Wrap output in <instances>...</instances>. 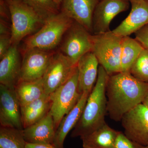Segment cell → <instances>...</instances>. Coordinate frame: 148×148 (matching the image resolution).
Listing matches in <instances>:
<instances>
[{"label": "cell", "instance_id": "1", "mask_svg": "<svg viewBox=\"0 0 148 148\" xmlns=\"http://www.w3.org/2000/svg\"><path fill=\"white\" fill-rule=\"evenodd\" d=\"M148 90V82L139 80L129 72L109 75L106 94L110 118L121 121L125 114L142 103Z\"/></svg>", "mask_w": 148, "mask_h": 148}, {"label": "cell", "instance_id": "2", "mask_svg": "<svg viewBox=\"0 0 148 148\" xmlns=\"http://www.w3.org/2000/svg\"><path fill=\"white\" fill-rule=\"evenodd\" d=\"M109 77L104 68L100 65L97 81L88 96L82 115L72 132V138H81L88 135L106 123V90Z\"/></svg>", "mask_w": 148, "mask_h": 148}, {"label": "cell", "instance_id": "3", "mask_svg": "<svg viewBox=\"0 0 148 148\" xmlns=\"http://www.w3.org/2000/svg\"><path fill=\"white\" fill-rule=\"evenodd\" d=\"M5 1L8 6L11 21L12 45H17L25 37L38 31L46 19L23 0Z\"/></svg>", "mask_w": 148, "mask_h": 148}, {"label": "cell", "instance_id": "4", "mask_svg": "<svg viewBox=\"0 0 148 148\" xmlns=\"http://www.w3.org/2000/svg\"><path fill=\"white\" fill-rule=\"evenodd\" d=\"M73 21L61 12L49 16L38 31L26 38L24 49L36 48L47 51L53 50L60 45Z\"/></svg>", "mask_w": 148, "mask_h": 148}, {"label": "cell", "instance_id": "5", "mask_svg": "<svg viewBox=\"0 0 148 148\" xmlns=\"http://www.w3.org/2000/svg\"><path fill=\"white\" fill-rule=\"evenodd\" d=\"M123 37L112 31L92 34L91 51L109 75L121 72V56Z\"/></svg>", "mask_w": 148, "mask_h": 148}, {"label": "cell", "instance_id": "6", "mask_svg": "<svg viewBox=\"0 0 148 148\" xmlns=\"http://www.w3.org/2000/svg\"><path fill=\"white\" fill-rule=\"evenodd\" d=\"M78 79L77 67L70 78L50 95L51 102L50 111L56 130L63 117L73 108L81 97L82 94L79 90Z\"/></svg>", "mask_w": 148, "mask_h": 148}, {"label": "cell", "instance_id": "7", "mask_svg": "<svg viewBox=\"0 0 148 148\" xmlns=\"http://www.w3.org/2000/svg\"><path fill=\"white\" fill-rule=\"evenodd\" d=\"M92 34L77 21L65 33L60 44V51L75 65L80 58L92 49Z\"/></svg>", "mask_w": 148, "mask_h": 148}, {"label": "cell", "instance_id": "8", "mask_svg": "<svg viewBox=\"0 0 148 148\" xmlns=\"http://www.w3.org/2000/svg\"><path fill=\"white\" fill-rule=\"evenodd\" d=\"M77 65L60 51L53 53L43 77L45 93L50 95L73 74Z\"/></svg>", "mask_w": 148, "mask_h": 148}, {"label": "cell", "instance_id": "9", "mask_svg": "<svg viewBox=\"0 0 148 148\" xmlns=\"http://www.w3.org/2000/svg\"><path fill=\"white\" fill-rule=\"evenodd\" d=\"M125 135L144 147H148V108L142 103L125 114L122 118Z\"/></svg>", "mask_w": 148, "mask_h": 148}, {"label": "cell", "instance_id": "10", "mask_svg": "<svg viewBox=\"0 0 148 148\" xmlns=\"http://www.w3.org/2000/svg\"><path fill=\"white\" fill-rule=\"evenodd\" d=\"M53 54L36 48L25 49L19 81H31L42 78Z\"/></svg>", "mask_w": 148, "mask_h": 148}, {"label": "cell", "instance_id": "11", "mask_svg": "<svg viewBox=\"0 0 148 148\" xmlns=\"http://www.w3.org/2000/svg\"><path fill=\"white\" fill-rule=\"evenodd\" d=\"M130 3L126 0H100L92 18V34L110 32L111 21L116 15L128 10Z\"/></svg>", "mask_w": 148, "mask_h": 148}, {"label": "cell", "instance_id": "12", "mask_svg": "<svg viewBox=\"0 0 148 148\" xmlns=\"http://www.w3.org/2000/svg\"><path fill=\"white\" fill-rule=\"evenodd\" d=\"M0 126L24 129L21 106L14 87L0 84Z\"/></svg>", "mask_w": 148, "mask_h": 148}, {"label": "cell", "instance_id": "13", "mask_svg": "<svg viewBox=\"0 0 148 148\" xmlns=\"http://www.w3.org/2000/svg\"><path fill=\"white\" fill-rule=\"evenodd\" d=\"M100 0H62L60 12L78 22L92 34V18Z\"/></svg>", "mask_w": 148, "mask_h": 148}, {"label": "cell", "instance_id": "14", "mask_svg": "<svg viewBox=\"0 0 148 148\" xmlns=\"http://www.w3.org/2000/svg\"><path fill=\"white\" fill-rule=\"evenodd\" d=\"M131 9L125 19L112 32L120 36H129L148 24V0L130 3Z\"/></svg>", "mask_w": 148, "mask_h": 148}, {"label": "cell", "instance_id": "15", "mask_svg": "<svg viewBox=\"0 0 148 148\" xmlns=\"http://www.w3.org/2000/svg\"><path fill=\"white\" fill-rule=\"evenodd\" d=\"M17 45H12L0 59V84L14 87L20 79L21 66Z\"/></svg>", "mask_w": 148, "mask_h": 148}, {"label": "cell", "instance_id": "16", "mask_svg": "<svg viewBox=\"0 0 148 148\" xmlns=\"http://www.w3.org/2000/svg\"><path fill=\"white\" fill-rule=\"evenodd\" d=\"M56 131L50 111L41 119L23 130L26 143L40 144H53Z\"/></svg>", "mask_w": 148, "mask_h": 148}, {"label": "cell", "instance_id": "17", "mask_svg": "<svg viewBox=\"0 0 148 148\" xmlns=\"http://www.w3.org/2000/svg\"><path fill=\"white\" fill-rule=\"evenodd\" d=\"M99 63L92 51L81 57L77 64L80 92H91L98 78Z\"/></svg>", "mask_w": 148, "mask_h": 148}, {"label": "cell", "instance_id": "18", "mask_svg": "<svg viewBox=\"0 0 148 148\" xmlns=\"http://www.w3.org/2000/svg\"><path fill=\"white\" fill-rule=\"evenodd\" d=\"M90 92H84L75 107L61 120L56 131L53 145L57 148H64L66 136L79 121Z\"/></svg>", "mask_w": 148, "mask_h": 148}, {"label": "cell", "instance_id": "19", "mask_svg": "<svg viewBox=\"0 0 148 148\" xmlns=\"http://www.w3.org/2000/svg\"><path fill=\"white\" fill-rule=\"evenodd\" d=\"M119 131L106 123L88 135L81 137L84 148H114Z\"/></svg>", "mask_w": 148, "mask_h": 148}, {"label": "cell", "instance_id": "20", "mask_svg": "<svg viewBox=\"0 0 148 148\" xmlns=\"http://www.w3.org/2000/svg\"><path fill=\"white\" fill-rule=\"evenodd\" d=\"M50 95L45 94L40 98L21 107V119L24 128L34 124L50 111Z\"/></svg>", "mask_w": 148, "mask_h": 148}, {"label": "cell", "instance_id": "21", "mask_svg": "<svg viewBox=\"0 0 148 148\" xmlns=\"http://www.w3.org/2000/svg\"><path fill=\"white\" fill-rule=\"evenodd\" d=\"M14 89L21 107L45 94L42 78L31 81H19L14 86Z\"/></svg>", "mask_w": 148, "mask_h": 148}, {"label": "cell", "instance_id": "22", "mask_svg": "<svg viewBox=\"0 0 148 148\" xmlns=\"http://www.w3.org/2000/svg\"><path fill=\"white\" fill-rule=\"evenodd\" d=\"M144 49L135 39L129 36L123 37L121 56V72H129L133 63Z\"/></svg>", "mask_w": 148, "mask_h": 148}, {"label": "cell", "instance_id": "23", "mask_svg": "<svg viewBox=\"0 0 148 148\" xmlns=\"http://www.w3.org/2000/svg\"><path fill=\"white\" fill-rule=\"evenodd\" d=\"M23 130L0 126V148H25Z\"/></svg>", "mask_w": 148, "mask_h": 148}, {"label": "cell", "instance_id": "24", "mask_svg": "<svg viewBox=\"0 0 148 148\" xmlns=\"http://www.w3.org/2000/svg\"><path fill=\"white\" fill-rule=\"evenodd\" d=\"M129 72L137 79L148 82V49H143L133 63Z\"/></svg>", "mask_w": 148, "mask_h": 148}, {"label": "cell", "instance_id": "25", "mask_svg": "<svg viewBox=\"0 0 148 148\" xmlns=\"http://www.w3.org/2000/svg\"><path fill=\"white\" fill-rule=\"evenodd\" d=\"M36 12L46 19L53 14L60 12V10L53 0H23Z\"/></svg>", "mask_w": 148, "mask_h": 148}, {"label": "cell", "instance_id": "26", "mask_svg": "<svg viewBox=\"0 0 148 148\" xmlns=\"http://www.w3.org/2000/svg\"><path fill=\"white\" fill-rule=\"evenodd\" d=\"M144 147L127 138L124 133L119 131L114 148H145Z\"/></svg>", "mask_w": 148, "mask_h": 148}, {"label": "cell", "instance_id": "27", "mask_svg": "<svg viewBox=\"0 0 148 148\" xmlns=\"http://www.w3.org/2000/svg\"><path fill=\"white\" fill-rule=\"evenodd\" d=\"M134 34L135 39L144 49H148V24L138 29Z\"/></svg>", "mask_w": 148, "mask_h": 148}, {"label": "cell", "instance_id": "28", "mask_svg": "<svg viewBox=\"0 0 148 148\" xmlns=\"http://www.w3.org/2000/svg\"><path fill=\"white\" fill-rule=\"evenodd\" d=\"M12 45L10 35L0 36V59L7 53Z\"/></svg>", "mask_w": 148, "mask_h": 148}, {"label": "cell", "instance_id": "29", "mask_svg": "<svg viewBox=\"0 0 148 148\" xmlns=\"http://www.w3.org/2000/svg\"><path fill=\"white\" fill-rule=\"evenodd\" d=\"M25 148H57L53 144L26 143Z\"/></svg>", "mask_w": 148, "mask_h": 148}, {"label": "cell", "instance_id": "30", "mask_svg": "<svg viewBox=\"0 0 148 148\" xmlns=\"http://www.w3.org/2000/svg\"><path fill=\"white\" fill-rule=\"evenodd\" d=\"M5 22V21H4L1 18V23H0V34L1 35H10L11 36L10 34L8 33V29L6 26Z\"/></svg>", "mask_w": 148, "mask_h": 148}, {"label": "cell", "instance_id": "31", "mask_svg": "<svg viewBox=\"0 0 148 148\" xmlns=\"http://www.w3.org/2000/svg\"><path fill=\"white\" fill-rule=\"evenodd\" d=\"M142 103L148 108V90L147 91L145 97L143 98Z\"/></svg>", "mask_w": 148, "mask_h": 148}, {"label": "cell", "instance_id": "32", "mask_svg": "<svg viewBox=\"0 0 148 148\" xmlns=\"http://www.w3.org/2000/svg\"><path fill=\"white\" fill-rule=\"evenodd\" d=\"M53 2L57 6V7L60 10V6H61V3L62 0H53Z\"/></svg>", "mask_w": 148, "mask_h": 148}, {"label": "cell", "instance_id": "33", "mask_svg": "<svg viewBox=\"0 0 148 148\" xmlns=\"http://www.w3.org/2000/svg\"><path fill=\"white\" fill-rule=\"evenodd\" d=\"M126 1H128L130 3L132 2L135 1H140V0H126Z\"/></svg>", "mask_w": 148, "mask_h": 148}, {"label": "cell", "instance_id": "34", "mask_svg": "<svg viewBox=\"0 0 148 148\" xmlns=\"http://www.w3.org/2000/svg\"><path fill=\"white\" fill-rule=\"evenodd\" d=\"M145 148H148V147H145Z\"/></svg>", "mask_w": 148, "mask_h": 148}, {"label": "cell", "instance_id": "35", "mask_svg": "<svg viewBox=\"0 0 148 148\" xmlns=\"http://www.w3.org/2000/svg\"><path fill=\"white\" fill-rule=\"evenodd\" d=\"M5 1H8V0H5Z\"/></svg>", "mask_w": 148, "mask_h": 148}]
</instances>
